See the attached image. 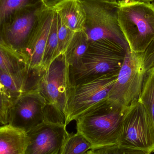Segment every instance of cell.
Here are the masks:
<instances>
[{
  "instance_id": "6da1fadb",
  "label": "cell",
  "mask_w": 154,
  "mask_h": 154,
  "mask_svg": "<svg viewBox=\"0 0 154 154\" xmlns=\"http://www.w3.org/2000/svg\"><path fill=\"white\" fill-rule=\"evenodd\" d=\"M72 85L69 65L64 53L60 54L40 75L34 88L46 102L45 122L66 126Z\"/></svg>"
},
{
  "instance_id": "7a4b0ae2",
  "label": "cell",
  "mask_w": 154,
  "mask_h": 154,
  "mask_svg": "<svg viewBox=\"0 0 154 154\" xmlns=\"http://www.w3.org/2000/svg\"><path fill=\"white\" fill-rule=\"evenodd\" d=\"M125 109L106 100L77 119V132L93 148L117 144Z\"/></svg>"
},
{
  "instance_id": "3957f363",
  "label": "cell",
  "mask_w": 154,
  "mask_h": 154,
  "mask_svg": "<svg viewBox=\"0 0 154 154\" xmlns=\"http://www.w3.org/2000/svg\"><path fill=\"white\" fill-rule=\"evenodd\" d=\"M118 20L129 49L144 53L154 42V4L119 0Z\"/></svg>"
},
{
  "instance_id": "277c9868",
  "label": "cell",
  "mask_w": 154,
  "mask_h": 154,
  "mask_svg": "<svg viewBox=\"0 0 154 154\" xmlns=\"http://www.w3.org/2000/svg\"><path fill=\"white\" fill-rule=\"evenodd\" d=\"M127 50L110 41L89 42L79 64L75 67H69L72 85L106 74L118 73Z\"/></svg>"
},
{
  "instance_id": "5b68a950",
  "label": "cell",
  "mask_w": 154,
  "mask_h": 154,
  "mask_svg": "<svg viewBox=\"0 0 154 154\" xmlns=\"http://www.w3.org/2000/svg\"><path fill=\"white\" fill-rule=\"evenodd\" d=\"M86 13L83 30L89 41L108 40L128 49V44L118 20L119 4L103 0H80Z\"/></svg>"
},
{
  "instance_id": "8992f818",
  "label": "cell",
  "mask_w": 154,
  "mask_h": 154,
  "mask_svg": "<svg viewBox=\"0 0 154 154\" xmlns=\"http://www.w3.org/2000/svg\"><path fill=\"white\" fill-rule=\"evenodd\" d=\"M146 72L144 53H136L128 48L108 100L126 109L139 99Z\"/></svg>"
},
{
  "instance_id": "52a82bcc",
  "label": "cell",
  "mask_w": 154,
  "mask_h": 154,
  "mask_svg": "<svg viewBox=\"0 0 154 154\" xmlns=\"http://www.w3.org/2000/svg\"><path fill=\"white\" fill-rule=\"evenodd\" d=\"M118 73L106 74L72 85L66 125L108 99Z\"/></svg>"
},
{
  "instance_id": "ba28073f",
  "label": "cell",
  "mask_w": 154,
  "mask_h": 154,
  "mask_svg": "<svg viewBox=\"0 0 154 154\" xmlns=\"http://www.w3.org/2000/svg\"><path fill=\"white\" fill-rule=\"evenodd\" d=\"M117 144L154 152V125L138 100L126 109Z\"/></svg>"
},
{
  "instance_id": "9c48e42d",
  "label": "cell",
  "mask_w": 154,
  "mask_h": 154,
  "mask_svg": "<svg viewBox=\"0 0 154 154\" xmlns=\"http://www.w3.org/2000/svg\"><path fill=\"white\" fill-rule=\"evenodd\" d=\"M54 9L45 7L24 53L26 64V82L24 91L35 87L41 74V65L45 48L53 20Z\"/></svg>"
},
{
  "instance_id": "30bf717a",
  "label": "cell",
  "mask_w": 154,
  "mask_h": 154,
  "mask_svg": "<svg viewBox=\"0 0 154 154\" xmlns=\"http://www.w3.org/2000/svg\"><path fill=\"white\" fill-rule=\"evenodd\" d=\"M46 106L37 89L23 92L13 102L8 125L27 133L45 121Z\"/></svg>"
},
{
  "instance_id": "8fae6325",
  "label": "cell",
  "mask_w": 154,
  "mask_h": 154,
  "mask_svg": "<svg viewBox=\"0 0 154 154\" xmlns=\"http://www.w3.org/2000/svg\"><path fill=\"white\" fill-rule=\"evenodd\" d=\"M45 7L42 2L22 9L5 29L4 44L23 60L27 46Z\"/></svg>"
},
{
  "instance_id": "7c38bea8",
  "label": "cell",
  "mask_w": 154,
  "mask_h": 154,
  "mask_svg": "<svg viewBox=\"0 0 154 154\" xmlns=\"http://www.w3.org/2000/svg\"><path fill=\"white\" fill-rule=\"evenodd\" d=\"M24 154H60L69 134L66 126L44 122L27 133Z\"/></svg>"
},
{
  "instance_id": "4fadbf2b",
  "label": "cell",
  "mask_w": 154,
  "mask_h": 154,
  "mask_svg": "<svg viewBox=\"0 0 154 154\" xmlns=\"http://www.w3.org/2000/svg\"><path fill=\"white\" fill-rule=\"evenodd\" d=\"M0 69L11 77L23 92L26 82V63L21 57L2 43H0Z\"/></svg>"
},
{
  "instance_id": "5bb4252c",
  "label": "cell",
  "mask_w": 154,
  "mask_h": 154,
  "mask_svg": "<svg viewBox=\"0 0 154 154\" xmlns=\"http://www.w3.org/2000/svg\"><path fill=\"white\" fill-rule=\"evenodd\" d=\"M54 9L69 29L74 32L83 30L86 15L80 0H65Z\"/></svg>"
},
{
  "instance_id": "9a60e30c",
  "label": "cell",
  "mask_w": 154,
  "mask_h": 154,
  "mask_svg": "<svg viewBox=\"0 0 154 154\" xmlns=\"http://www.w3.org/2000/svg\"><path fill=\"white\" fill-rule=\"evenodd\" d=\"M27 142L26 132L8 124L0 127V154H24Z\"/></svg>"
},
{
  "instance_id": "2e32d148",
  "label": "cell",
  "mask_w": 154,
  "mask_h": 154,
  "mask_svg": "<svg viewBox=\"0 0 154 154\" xmlns=\"http://www.w3.org/2000/svg\"><path fill=\"white\" fill-rule=\"evenodd\" d=\"M42 0H0V43L5 29L20 11L42 3Z\"/></svg>"
},
{
  "instance_id": "e0dca14e",
  "label": "cell",
  "mask_w": 154,
  "mask_h": 154,
  "mask_svg": "<svg viewBox=\"0 0 154 154\" xmlns=\"http://www.w3.org/2000/svg\"><path fill=\"white\" fill-rule=\"evenodd\" d=\"M89 41L83 30L75 32L65 52V57L70 68L79 64L88 49Z\"/></svg>"
},
{
  "instance_id": "ac0fdd59",
  "label": "cell",
  "mask_w": 154,
  "mask_h": 154,
  "mask_svg": "<svg viewBox=\"0 0 154 154\" xmlns=\"http://www.w3.org/2000/svg\"><path fill=\"white\" fill-rule=\"evenodd\" d=\"M58 38L57 35V17L54 10L53 20L51 26L41 65V73L58 56Z\"/></svg>"
},
{
  "instance_id": "d6986e66",
  "label": "cell",
  "mask_w": 154,
  "mask_h": 154,
  "mask_svg": "<svg viewBox=\"0 0 154 154\" xmlns=\"http://www.w3.org/2000/svg\"><path fill=\"white\" fill-rule=\"evenodd\" d=\"M138 100L145 109L154 125V67L146 72Z\"/></svg>"
},
{
  "instance_id": "ffe728a7",
  "label": "cell",
  "mask_w": 154,
  "mask_h": 154,
  "mask_svg": "<svg viewBox=\"0 0 154 154\" xmlns=\"http://www.w3.org/2000/svg\"><path fill=\"white\" fill-rule=\"evenodd\" d=\"M93 148L91 144L82 135L69 134L64 142L60 154H87Z\"/></svg>"
},
{
  "instance_id": "44dd1931",
  "label": "cell",
  "mask_w": 154,
  "mask_h": 154,
  "mask_svg": "<svg viewBox=\"0 0 154 154\" xmlns=\"http://www.w3.org/2000/svg\"><path fill=\"white\" fill-rule=\"evenodd\" d=\"M152 153L139 149L121 146L118 144L93 148L87 154H152Z\"/></svg>"
},
{
  "instance_id": "7402d4cb",
  "label": "cell",
  "mask_w": 154,
  "mask_h": 154,
  "mask_svg": "<svg viewBox=\"0 0 154 154\" xmlns=\"http://www.w3.org/2000/svg\"><path fill=\"white\" fill-rule=\"evenodd\" d=\"M57 35L58 38V56L64 53L75 32L66 26L57 14Z\"/></svg>"
},
{
  "instance_id": "603a6c76",
  "label": "cell",
  "mask_w": 154,
  "mask_h": 154,
  "mask_svg": "<svg viewBox=\"0 0 154 154\" xmlns=\"http://www.w3.org/2000/svg\"><path fill=\"white\" fill-rule=\"evenodd\" d=\"M13 100L12 99L5 87L0 85V124L8 125L10 109Z\"/></svg>"
},
{
  "instance_id": "cb8c5ba5",
  "label": "cell",
  "mask_w": 154,
  "mask_h": 154,
  "mask_svg": "<svg viewBox=\"0 0 154 154\" xmlns=\"http://www.w3.org/2000/svg\"><path fill=\"white\" fill-rule=\"evenodd\" d=\"M0 82L14 100L21 95L22 91L12 78L0 69Z\"/></svg>"
},
{
  "instance_id": "d4e9b609",
  "label": "cell",
  "mask_w": 154,
  "mask_h": 154,
  "mask_svg": "<svg viewBox=\"0 0 154 154\" xmlns=\"http://www.w3.org/2000/svg\"><path fill=\"white\" fill-rule=\"evenodd\" d=\"M65 0H42V3L45 7L48 9H54L58 5Z\"/></svg>"
},
{
  "instance_id": "484cf974",
  "label": "cell",
  "mask_w": 154,
  "mask_h": 154,
  "mask_svg": "<svg viewBox=\"0 0 154 154\" xmlns=\"http://www.w3.org/2000/svg\"><path fill=\"white\" fill-rule=\"evenodd\" d=\"M119 1V0H118ZM129 1H138V2H150L154 4V0H129Z\"/></svg>"
},
{
  "instance_id": "4316f807",
  "label": "cell",
  "mask_w": 154,
  "mask_h": 154,
  "mask_svg": "<svg viewBox=\"0 0 154 154\" xmlns=\"http://www.w3.org/2000/svg\"><path fill=\"white\" fill-rule=\"evenodd\" d=\"M103 1H109V2H118V0H103Z\"/></svg>"
}]
</instances>
